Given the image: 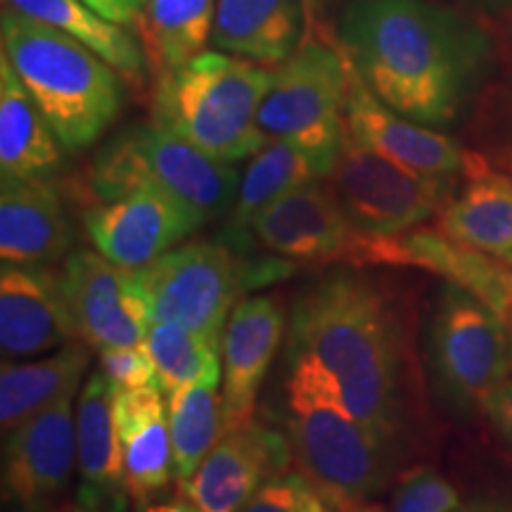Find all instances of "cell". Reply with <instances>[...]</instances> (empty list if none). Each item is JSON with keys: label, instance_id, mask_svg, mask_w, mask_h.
I'll return each instance as SVG.
<instances>
[{"label": "cell", "instance_id": "1", "mask_svg": "<svg viewBox=\"0 0 512 512\" xmlns=\"http://www.w3.org/2000/svg\"><path fill=\"white\" fill-rule=\"evenodd\" d=\"M287 351L335 377L370 430L399 448L411 413V356L389 287L356 266H337L294 299Z\"/></svg>", "mask_w": 512, "mask_h": 512}, {"label": "cell", "instance_id": "2", "mask_svg": "<svg viewBox=\"0 0 512 512\" xmlns=\"http://www.w3.org/2000/svg\"><path fill=\"white\" fill-rule=\"evenodd\" d=\"M339 43L384 105L432 128L458 117L479 64L477 38L430 0H351Z\"/></svg>", "mask_w": 512, "mask_h": 512}, {"label": "cell", "instance_id": "3", "mask_svg": "<svg viewBox=\"0 0 512 512\" xmlns=\"http://www.w3.org/2000/svg\"><path fill=\"white\" fill-rule=\"evenodd\" d=\"M285 366L278 420L292 463L332 510L370 501L392 479L399 448L356 418L337 380L318 361L287 351Z\"/></svg>", "mask_w": 512, "mask_h": 512}, {"label": "cell", "instance_id": "4", "mask_svg": "<svg viewBox=\"0 0 512 512\" xmlns=\"http://www.w3.org/2000/svg\"><path fill=\"white\" fill-rule=\"evenodd\" d=\"M3 57L67 152L93 145L117 121L121 86L102 57L10 5L0 19Z\"/></svg>", "mask_w": 512, "mask_h": 512}, {"label": "cell", "instance_id": "5", "mask_svg": "<svg viewBox=\"0 0 512 512\" xmlns=\"http://www.w3.org/2000/svg\"><path fill=\"white\" fill-rule=\"evenodd\" d=\"M273 72L240 57L204 50L157 76L152 121L226 164L249 159L268 143L256 114Z\"/></svg>", "mask_w": 512, "mask_h": 512}, {"label": "cell", "instance_id": "6", "mask_svg": "<svg viewBox=\"0 0 512 512\" xmlns=\"http://www.w3.org/2000/svg\"><path fill=\"white\" fill-rule=\"evenodd\" d=\"M292 261L264 249L233 247L223 238L190 240L131 271L152 320L183 325L221 349L223 330L242 294L278 283Z\"/></svg>", "mask_w": 512, "mask_h": 512}, {"label": "cell", "instance_id": "7", "mask_svg": "<svg viewBox=\"0 0 512 512\" xmlns=\"http://www.w3.org/2000/svg\"><path fill=\"white\" fill-rule=\"evenodd\" d=\"M240 176L190 140L157 124H133L95 155L91 188L100 202L138 188H152L195 209L204 221L228 214Z\"/></svg>", "mask_w": 512, "mask_h": 512}, {"label": "cell", "instance_id": "8", "mask_svg": "<svg viewBox=\"0 0 512 512\" xmlns=\"http://www.w3.org/2000/svg\"><path fill=\"white\" fill-rule=\"evenodd\" d=\"M351 64L342 50L311 41L280 64L259 105V128L268 140L297 145L330 176L347 140Z\"/></svg>", "mask_w": 512, "mask_h": 512}, {"label": "cell", "instance_id": "9", "mask_svg": "<svg viewBox=\"0 0 512 512\" xmlns=\"http://www.w3.org/2000/svg\"><path fill=\"white\" fill-rule=\"evenodd\" d=\"M427 368L451 411H484L512 368L508 323L465 287L444 283L427 325Z\"/></svg>", "mask_w": 512, "mask_h": 512}, {"label": "cell", "instance_id": "10", "mask_svg": "<svg viewBox=\"0 0 512 512\" xmlns=\"http://www.w3.org/2000/svg\"><path fill=\"white\" fill-rule=\"evenodd\" d=\"M330 188L361 233L394 238L437 219L451 200V178L425 176L358 145L347 133Z\"/></svg>", "mask_w": 512, "mask_h": 512}, {"label": "cell", "instance_id": "11", "mask_svg": "<svg viewBox=\"0 0 512 512\" xmlns=\"http://www.w3.org/2000/svg\"><path fill=\"white\" fill-rule=\"evenodd\" d=\"M254 249L309 266L370 268L375 238L361 233L320 178L268 204L249 226Z\"/></svg>", "mask_w": 512, "mask_h": 512}, {"label": "cell", "instance_id": "12", "mask_svg": "<svg viewBox=\"0 0 512 512\" xmlns=\"http://www.w3.org/2000/svg\"><path fill=\"white\" fill-rule=\"evenodd\" d=\"M74 396L62 394L5 434L3 501L19 512L60 508L76 465Z\"/></svg>", "mask_w": 512, "mask_h": 512}, {"label": "cell", "instance_id": "13", "mask_svg": "<svg viewBox=\"0 0 512 512\" xmlns=\"http://www.w3.org/2000/svg\"><path fill=\"white\" fill-rule=\"evenodd\" d=\"M202 226L207 221L195 209L152 188H138L83 211L91 245L126 271L152 264Z\"/></svg>", "mask_w": 512, "mask_h": 512}, {"label": "cell", "instance_id": "14", "mask_svg": "<svg viewBox=\"0 0 512 512\" xmlns=\"http://www.w3.org/2000/svg\"><path fill=\"white\" fill-rule=\"evenodd\" d=\"M62 287L76 335L95 351L138 347L150 330V309L133 285L131 271L98 249H76L62 268Z\"/></svg>", "mask_w": 512, "mask_h": 512}, {"label": "cell", "instance_id": "15", "mask_svg": "<svg viewBox=\"0 0 512 512\" xmlns=\"http://www.w3.org/2000/svg\"><path fill=\"white\" fill-rule=\"evenodd\" d=\"M290 463L283 430L252 420L223 432L200 467L178 486L200 512H240L268 479L290 470Z\"/></svg>", "mask_w": 512, "mask_h": 512}, {"label": "cell", "instance_id": "16", "mask_svg": "<svg viewBox=\"0 0 512 512\" xmlns=\"http://www.w3.org/2000/svg\"><path fill=\"white\" fill-rule=\"evenodd\" d=\"M347 133L358 145L425 176L453 178L465 174L470 178L489 169L482 157L467 152L453 138L384 105L354 72V67L347 98Z\"/></svg>", "mask_w": 512, "mask_h": 512}, {"label": "cell", "instance_id": "17", "mask_svg": "<svg viewBox=\"0 0 512 512\" xmlns=\"http://www.w3.org/2000/svg\"><path fill=\"white\" fill-rule=\"evenodd\" d=\"M285 306L275 294L245 297L230 313L221 339V396L226 432L254 420L256 396L285 332Z\"/></svg>", "mask_w": 512, "mask_h": 512}, {"label": "cell", "instance_id": "18", "mask_svg": "<svg viewBox=\"0 0 512 512\" xmlns=\"http://www.w3.org/2000/svg\"><path fill=\"white\" fill-rule=\"evenodd\" d=\"M62 273L50 266L3 264L0 273V347L8 358L36 356L76 342Z\"/></svg>", "mask_w": 512, "mask_h": 512}, {"label": "cell", "instance_id": "19", "mask_svg": "<svg viewBox=\"0 0 512 512\" xmlns=\"http://www.w3.org/2000/svg\"><path fill=\"white\" fill-rule=\"evenodd\" d=\"M126 494L140 510L155 503L176 477L169 413L162 389L145 387L114 394Z\"/></svg>", "mask_w": 512, "mask_h": 512}, {"label": "cell", "instance_id": "20", "mask_svg": "<svg viewBox=\"0 0 512 512\" xmlns=\"http://www.w3.org/2000/svg\"><path fill=\"white\" fill-rule=\"evenodd\" d=\"M76 465L81 475L79 503L91 512H124L131 501L124 486V463L114 422V389L93 370L76 403Z\"/></svg>", "mask_w": 512, "mask_h": 512}, {"label": "cell", "instance_id": "21", "mask_svg": "<svg viewBox=\"0 0 512 512\" xmlns=\"http://www.w3.org/2000/svg\"><path fill=\"white\" fill-rule=\"evenodd\" d=\"M72 242L67 214L48 178H3L0 256L12 266H53Z\"/></svg>", "mask_w": 512, "mask_h": 512}, {"label": "cell", "instance_id": "22", "mask_svg": "<svg viewBox=\"0 0 512 512\" xmlns=\"http://www.w3.org/2000/svg\"><path fill=\"white\" fill-rule=\"evenodd\" d=\"M304 0H216L211 43L259 67L283 64L302 48Z\"/></svg>", "mask_w": 512, "mask_h": 512}, {"label": "cell", "instance_id": "23", "mask_svg": "<svg viewBox=\"0 0 512 512\" xmlns=\"http://www.w3.org/2000/svg\"><path fill=\"white\" fill-rule=\"evenodd\" d=\"M392 266L422 268L444 278L446 283L465 287L491 306L505 323H512V268L448 240L437 228H415L411 233L396 235Z\"/></svg>", "mask_w": 512, "mask_h": 512}, {"label": "cell", "instance_id": "24", "mask_svg": "<svg viewBox=\"0 0 512 512\" xmlns=\"http://www.w3.org/2000/svg\"><path fill=\"white\" fill-rule=\"evenodd\" d=\"M64 147L38 110L10 62L0 60V174L50 178L62 166Z\"/></svg>", "mask_w": 512, "mask_h": 512}, {"label": "cell", "instance_id": "25", "mask_svg": "<svg viewBox=\"0 0 512 512\" xmlns=\"http://www.w3.org/2000/svg\"><path fill=\"white\" fill-rule=\"evenodd\" d=\"M437 230L467 249L505 259L512 254V178L491 169L470 176L437 214Z\"/></svg>", "mask_w": 512, "mask_h": 512}, {"label": "cell", "instance_id": "26", "mask_svg": "<svg viewBox=\"0 0 512 512\" xmlns=\"http://www.w3.org/2000/svg\"><path fill=\"white\" fill-rule=\"evenodd\" d=\"M316 178H320L316 164L297 145L285 140H268L256 155L249 157L247 169L242 171L233 207L228 211L219 238L242 252L254 249L249 242V226L256 216L285 192Z\"/></svg>", "mask_w": 512, "mask_h": 512}, {"label": "cell", "instance_id": "27", "mask_svg": "<svg viewBox=\"0 0 512 512\" xmlns=\"http://www.w3.org/2000/svg\"><path fill=\"white\" fill-rule=\"evenodd\" d=\"M86 342L64 344L48 358L31 363H3L0 370V425L3 434L15 430L31 415L43 411L62 394L76 392L91 366Z\"/></svg>", "mask_w": 512, "mask_h": 512}, {"label": "cell", "instance_id": "28", "mask_svg": "<svg viewBox=\"0 0 512 512\" xmlns=\"http://www.w3.org/2000/svg\"><path fill=\"white\" fill-rule=\"evenodd\" d=\"M216 0H147L136 22V38L155 76L183 67L211 41Z\"/></svg>", "mask_w": 512, "mask_h": 512}, {"label": "cell", "instance_id": "29", "mask_svg": "<svg viewBox=\"0 0 512 512\" xmlns=\"http://www.w3.org/2000/svg\"><path fill=\"white\" fill-rule=\"evenodd\" d=\"M8 5L76 38L131 86H143L147 60L136 36L98 15L83 0H8Z\"/></svg>", "mask_w": 512, "mask_h": 512}, {"label": "cell", "instance_id": "30", "mask_svg": "<svg viewBox=\"0 0 512 512\" xmlns=\"http://www.w3.org/2000/svg\"><path fill=\"white\" fill-rule=\"evenodd\" d=\"M221 380H204L166 396L176 479L185 482L226 432Z\"/></svg>", "mask_w": 512, "mask_h": 512}, {"label": "cell", "instance_id": "31", "mask_svg": "<svg viewBox=\"0 0 512 512\" xmlns=\"http://www.w3.org/2000/svg\"><path fill=\"white\" fill-rule=\"evenodd\" d=\"M143 344L157 368L159 389L166 396L188 384L221 380V349L183 325L152 320Z\"/></svg>", "mask_w": 512, "mask_h": 512}, {"label": "cell", "instance_id": "32", "mask_svg": "<svg viewBox=\"0 0 512 512\" xmlns=\"http://www.w3.org/2000/svg\"><path fill=\"white\" fill-rule=\"evenodd\" d=\"M460 501L458 489L432 467L403 472L392 498V512H453Z\"/></svg>", "mask_w": 512, "mask_h": 512}, {"label": "cell", "instance_id": "33", "mask_svg": "<svg viewBox=\"0 0 512 512\" xmlns=\"http://www.w3.org/2000/svg\"><path fill=\"white\" fill-rule=\"evenodd\" d=\"M240 512H332V508L309 477L287 470L268 479Z\"/></svg>", "mask_w": 512, "mask_h": 512}, {"label": "cell", "instance_id": "34", "mask_svg": "<svg viewBox=\"0 0 512 512\" xmlns=\"http://www.w3.org/2000/svg\"><path fill=\"white\" fill-rule=\"evenodd\" d=\"M100 354V370L112 384L114 394L136 392L145 387H159L157 368L152 363V356L147 354L145 344L138 347H117L102 349Z\"/></svg>", "mask_w": 512, "mask_h": 512}, {"label": "cell", "instance_id": "35", "mask_svg": "<svg viewBox=\"0 0 512 512\" xmlns=\"http://www.w3.org/2000/svg\"><path fill=\"white\" fill-rule=\"evenodd\" d=\"M484 413L503 444L512 451V380H505L491 392L484 403Z\"/></svg>", "mask_w": 512, "mask_h": 512}, {"label": "cell", "instance_id": "36", "mask_svg": "<svg viewBox=\"0 0 512 512\" xmlns=\"http://www.w3.org/2000/svg\"><path fill=\"white\" fill-rule=\"evenodd\" d=\"M83 3L91 5L98 15L119 24V27H131L147 0H83Z\"/></svg>", "mask_w": 512, "mask_h": 512}, {"label": "cell", "instance_id": "37", "mask_svg": "<svg viewBox=\"0 0 512 512\" xmlns=\"http://www.w3.org/2000/svg\"><path fill=\"white\" fill-rule=\"evenodd\" d=\"M453 512H512V494H486L460 503Z\"/></svg>", "mask_w": 512, "mask_h": 512}, {"label": "cell", "instance_id": "38", "mask_svg": "<svg viewBox=\"0 0 512 512\" xmlns=\"http://www.w3.org/2000/svg\"><path fill=\"white\" fill-rule=\"evenodd\" d=\"M140 512H200V510H197L195 505L188 501V498H185V501H181V498H171V501L150 503Z\"/></svg>", "mask_w": 512, "mask_h": 512}, {"label": "cell", "instance_id": "39", "mask_svg": "<svg viewBox=\"0 0 512 512\" xmlns=\"http://www.w3.org/2000/svg\"><path fill=\"white\" fill-rule=\"evenodd\" d=\"M342 512H387L382 503H373V501H366V503H356L351 505V508L342 510Z\"/></svg>", "mask_w": 512, "mask_h": 512}, {"label": "cell", "instance_id": "40", "mask_svg": "<svg viewBox=\"0 0 512 512\" xmlns=\"http://www.w3.org/2000/svg\"><path fill=\"white\" fill-rule=\"evenodd\" d=\"M50 512H91V510H88L86 505L76 503V505H60V508H55V510H50Z\"/></svg>", "mask_w": 512, "mask_h": 512}, {"label": "cell", "instance_id": "41", "mask_svg": "<svg viewBox=\"0 0 512 512\" xmlns=\"http://www.w3.org/2000/svg\"><path fill=\"white\" fill-rule=\"evenodd\" d=\"M505 162H508V166L512 169V152H508V157H505Z\"/></svg>", "mask_w": 512, "mask_h": 512}, {"label": "cell", "instance_id": "42", "mask_svg": "<svg viewBox=\"0 0 512 512\" xmlns=\"http://www.w3.org/2000/svg\"><path fill=\"white\" fill-rule=\"evenodd\" d=\"M505 264H510V266H512V254L505 256Z\"/></svg>", "mask_w": 512, "mask_h": 512}, {"label": "cell", "instance_id": "43", "mask_svg": "<svg viewBox=\"0 0 512 512\" xmlns=\"http://www.w3.org/2000/svg\"><path fill=\"white\" fill-rule=\"evenodd\" d=\"M311 3H316V5H323V3H328V0H311Z\"/></svg>", "mask_w": 512, "mask_h": 512}, {"label": "cell", "instance_id": "44", "mask_svg": "<svg viewBox=\"0 0 512 512\" xmlns=\"http://www.w3.org/2000/svg\"><path fill=\"white\" fill-rule=\"evenodd\" d=\"M510 361H512V335H510Z\"/></svg>", "mask_w": 512, "mask_h": 512}]
</instances>
